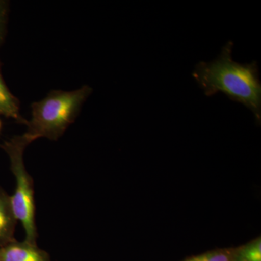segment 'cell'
Listing matches in <instances>:
<instances>
[{"instance_id": "cell-1", "label": "cell", "mask_w": 261, "mask_h": 261, "mask_svg": "<svg viewBox=\"0 0 261 261\" xmlns=\"http://www.w3.org/2000/svg\"><path fill=\"white\" fill-rule=\"evenodd\" d=\"M233 43L229 41L219 56L196 65L192 76L207 97L221 92L252 111L257 124L261 121V83L256 61L241 64L232 58Z\"/></svg>"}, {"instance_id": "cell-2", "label": "cell", "mask_w": 261, "mask_h": 261, "mask_svg": "<svg viewBox=\"0 0 261 261\" xmlns=\"http://www.w3.org/2000/svg\"><path fill=\"white\" fill-rule=\"evenodd\" d=\"M89 86L73 91H51L32 105V118L27 121L24 137L30 143L39 138L57 140L74 122L82 105L92 93Z\"/></svg>"}, {"instance_id": "cell-3", "label": "cell", "mask_w": 261, "mask_h": 261, "mask_svg": "<svg viewBox=\"0 0 261 261\" xmlns=\"http://www.w3.org/2000/svg\"><path fill=\"white\" fill-rule=\"evenodd\" d=\"M30 144L23 135L7 141L2 147L9 157L10 169L15 176V192L10 196V199L15 216L23 226L25 241L37 244L38 232L34 181L23 161L24 150Z\"/></svg>"}, {"instance_id": "cell-4", "label": "cell", "mask_w": 261, "mask_h": 261, "mask_svg": "<svg viewBox=\"0 0 261 261\" xmlns=\"http://www.w3.org/2000/svg\"><path fill=\"white\" fill-rule=\"evenodd\" d=\"M0 261H51L48 252L37 244L15 240L0 247Z\"/></svg>"}, {"instance_id": "cell-5", "label": "cell", "mask_w": 261, "mask_h": 261, "mask_svg": "<svg viewBox=\"0 0 261 261\" xmlns=\"http://www.w3.org/2000/svg\"><path fill=\"white\" fill-rule=\"evenodd\" d=\"M17 222L10 195L0 187V247L15 240Z\"/></svg>"}, {"instance_id": "cell-6", "label": "cell", "mask_w": 261, "mask_h": 261, "mask_svg": "<svg viewBox=\"0 0 261 261\" xmlns=\"http://www.w3.org/2000/svg\"><path fill=\"white\" fill-rule=\"evenodd\" d=\"M0 113L6 117L13 118L20 123L25 124L27 120L20 116L18 99L13 95L5 85L0 74Z\"/></svg>"}, {"instance_id": "cell-7", "label": "cell", "mask_w": 261, "mask_h": 261, "mask_svg": "<svg viewBox=\"0 0 261 261\" xmlns=\"http://www.w3.org/2000/svg\"><path fill=\"white\" fill-rule=\"evenodd\" d=\"M233 261H261L260 239L233 252Z\"/></svg>"}, {"instance_id": "cell-8", "label": "cell", "mask_w": 261, "mask_h": 261, "mask_svg": "<svg viewBox=\"0 0 261 261\" xmlns=\"http://www.w3.org/2000/svg\"><path fill=\"white\" fill-rule=\"evenodd\" d=\"M184 261H233V252L229 250H216L189 257Z\"/></svg>"}, {"instance_id": "cell-9", "label": "cell", "mask_w": 261, "mask_h": 261, "mask_svg": "<svg viewBox=\"0 0 261 261\" xmlns=\"http://www.w3.org/2000/svg\"><path fill=\"white\" fill-rule=\"evenodd\" d=\"M3 24H4V8H3V3L0 2V39L3 34Z\"/></svg>"}, {"instance_id": "cell-10", "label": "cell", "mask_w": 261, "mask_h": 261, "mask_svg": "<svg viewBox=\"0 0 261 261\" xmlns=\"http://www.w3.org/2000/svg\"><path fill=\"white\" fill-rule=\"evenodd\" d=\"M1 127H2V123H1V121H0V129H1Z\"/></svg>"}]
</instances>
